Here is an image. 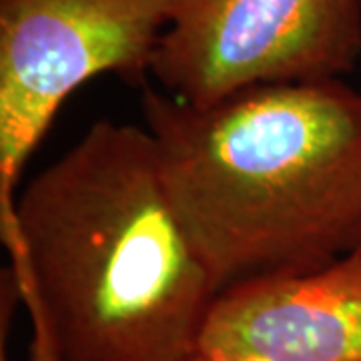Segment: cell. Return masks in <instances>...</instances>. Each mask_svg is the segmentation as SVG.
<instances>
[{"mask_svg": "<svg viewBox=\"0 0 361 361\" xmlns=\"http://www.w3.org/2000/svg\"><path fill=\"white\" fill-rule=\"evenodd\" d=\"M2 241L61 361H180L221 293L145 127L99 121L16 197Z\"/></svg>", "mask_w": 361, "mask_h": 361, "instance_id": "6da1fadb", "label": "cell"}, {"mask_svg": "<svg viewBox=\"0 0 361 361\" xmlns=\"http://www.w3.org/2000/svg\"><path fill=\"white\" fill-rule=\"evenodd\" d=\"M169 197L223 291L323 267L361 241V92L259 85L195 106L145 89Z\"/></svg>", "mask_w": 361, "mask_h": 361, "instance_id": "7a4b0ae2", "label": "cell"}, {"mask_svg": "<svg viewBox=\"0 0 361 361\" xmlns=\"http://www.w3.org/2000/svg\"><path fill=\"white\" fill-rule=\"evenodd\" d=\"M167 0H0V229L16 185L66 99L101 75L142 82Z\"/></svg>", "mask_w": 361, "mask_h": 361, "instance_id": "3957f363", "label": "cell"}, {"mask_svg": "<svg viewBox=\"0 0 361 361\" xmlns=\"http://www.w3.org/2000/svg\"><path fill=\"white\" fill-rule=\"evenodd\" d=\"M361 56V0H167L151 75L205 106L259 85L341 78Z\"/></svg>", "mask_w": 361, "mask_h": 361, "instance_id": "277c9868", "label": "cell"}, {"mask_svg": "<svg viewBox=\"0 0 361 361\" xmlns=\"http://www.w3.org/2000/svg\"><path fill=\"white\" fill-rule=\"evenodd\" d=\"M199 351L217 360L361 361V251L225 287Z\"/></svg>", "mask_w": 361, "mask_h": 361, "instance_id": "5b68a950", "label": "cell"}, {"mask_svg": "<svg viewBox=\"0 0 361 361\" xmlns=\"http://www.w3.org/2000/svg\"><path fill=\"white\" fill-rule=\"evenodd\" d=\"M180 361H257V360H217V357H209L205 353H201V351H195L191 353L189 357H185V360Z\"/></svg>", "mask_w": 361, "mask_h": 361, "instance_id": "8992f818", "label": "cell"}, {"mask_svg": "<svg viewBox=\"0 0 361 361\" xmlns=\"http://www.w3.org/2000/svg\"><path fill=\"white\" fill-rule=\"evenodd\" d=\"M0 361H8L6 360V349L2 348V351H0Z\"/></svg>", "mask_w": 361, "mask_h": 361, "instance_id": "52a82bcc", "label": "cell"}, {"mask_svg": "<svg viewBox=\"0 0 361 361\" xmlns=\"http://www.w3.org/2000/svg\"><path fill=\"white\" fill-rule=\"evenodd\" d=\"M355 249H360V251H361V241H360V245L355 247ZM355 249H353V251H355Z\"/></svg>", "mask_w": 361, "mask_h": 361, "instance_id": "ba28073f", "label": "cell"}]
</instances>
